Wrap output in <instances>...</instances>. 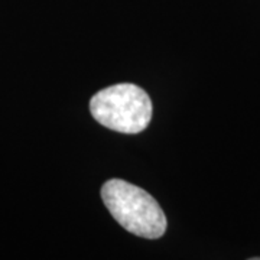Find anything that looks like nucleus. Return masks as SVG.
<instances>
[{
    "mask_svg": "<svg viewBox=\"0 0 260 260\" xmlns=\"http://www.w3.org/2000/svg\"><path fill=\"white\" fill-rule=\"evenodd\" d=\"M249 260H260V257H251V259H249Z\"/></svg>",
    "mask_w": 260,
    "mask_h": 260,
    "instance_id": "nucleus-3",
    "label": "nucleus"
},
{
    "mask_svg": "<svg viewBox=\"0 0 260 260\" xmlns=\"http://www.w3.org/2000/svg\"><path fill=\"white\" fill-rule=\"evenodd\" d=\"M90 112L104 127L135 135L148 127L152 102L148 93L135 84H116L94 94Z\"/></svg>",
    "mask_w": 260,
    "mask_h": 260,
    "instance_id": "nucleus-2",
    "label": "nucleus"
},
{
    "mask_svg": "<svg viewBox=\"0 0 260 260\" xmlns=\"http://www.w3.org/2000/svg\"><path fill=\"white\" fill-rule=\"evenodd\" d=\"M104 205L127 232L143 239H159L167 232V217L145 189L123 179H110L102 188Z\"/></svg>",
    "mask_w": 260,
    "mask_h": 260,
    "instance_id": "nucleus-1",
    "label": "nucleus"
}]
</instances>
